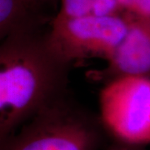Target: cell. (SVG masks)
<instances>
[{"label":"cell","mask_w":150,"mask_h":150,"mask_svg":"<svg viewBox=\"0 0 150 150\" xmlns=\"http://www.w3.org/2000/svg\"><path fill=\"white\" fill-rule=\"evenodd\" d=\"M123 13L150 18V0H118Z\"/></svg>","instance_id":"8"},{"label":"cell","mask_w":150,"mask_h":150,"mask_svg":"<svg viewBox=\"0 0 150 150\" xmlns=\"http://www.w3.org/2000/svg\"><path fill=\"white\" fill-rule=\"evenodd\" d=\"M57 16L79 18L87 15L109 16L121 13L118 0H59Z\"/></svg>","instance_id":"7"},{"label":"cell","mask_w":150,"mask_h":150,"mask_svg":"<svg viewBox=\"0 0 150 150\" xmlns=\"http://www.w3.org/2000/svg\"><path fill=\"white\" fill-rule=\"evenodd\" d=\"M105 134L98 116L66 97L0 142V150H98Z\"/></svg>","instance_id":"2"},{"label":"cell","mask_w":150,"mask_h":150,"mask_svg":"<svg viewBox=\"0 0 150 150\" xmlns=\"http://www.w3.org/2000/svg\"><path fill=\"white\" fill-rule=\"evenodd\" d=\"M32 2L33 4H35L39 8H42L43 5L47 4H49L51 2H53L54 0H30Z\"/></svg>","instance_id":"10"},{"label":"cell","mask_w":150,"mask_h":150,"mask_svg":"<svg viewBox=\"0 0 150 150\" xmlns=\"http://www.w3.org/2000/svg\"><path fill=\"white\" fill-rule=\"evenodd\" d=\"M30 0H0V38L39 32L44 18Z\"/></svg>","instance_id":"6"},{"label":"cell","mask_w":150,"mask_h":150,"mask_svg":"<svg viewBox=\"0 0 150 150\" xmlns=\"http://www.w3.org/2000/svg\"><path fill=\"white\" fill-rule=\"evenodd\" d=\"M71 66L40 32L11 35L0 46V142L67 97Z\"/></svg>","instance_id":"1"},{"label":"cell","mask_w":150,"mask_h":150,"mask_svg":"<svg viewBox=\"0 0 150 150\" xmlns=\"http://www.w3.org/2000/svg\"><path fill=\"white\" fill-rule=\"evenodd\" d=\"M127 14L125 37L103 68L88 72L91 80L105 84L124 77H150V18Z\"/></svg>","instance_id":"5"},{"label":"cell","mask_w":150,"mask_h":150,"mask_svg":"<svg viewBox=\"0 0 150 150\" xmlns=\"http://www.w3.org/2000/svg\"><path fill=\"white\" fill-rule=\"evenodd\" d=\"M127 13L79 18L55 16L45 34L48 47L71 67L92 59L106 61L128 32Z\"/></svg>","instance_id":"3"},{"label":"cell","mask_w":150,"mask_h":150,"mask_svg":"<svg viewBox=\"0 0 150 150\" xmlns=\"http://www.w3.org/2000/svg\"><path fill=\"white\" fill-rule=\"evenodd\" d=\"M99 118L114 141L150 143V77H124L103 84Z\"/></svg>","instance_id":"4"},{"label":"cell","mask_w":150,"mask_h":150,"mask_svg":"<svg viewBox=\"0 0 150 150\" xmlns=\"http://www.w3.org/2000/svg\"><path fill=\"white\" fill-rule=\"evenodd\" d=\"M106 150H145V146L129 144L118 141H113L106 149Z\"/></svg>","instance_id":"9"}]
</instances>
